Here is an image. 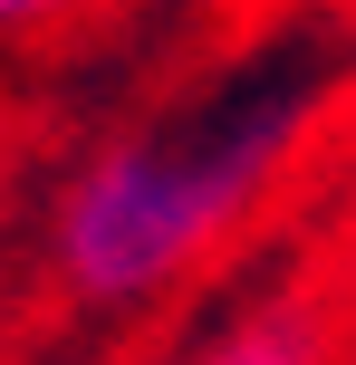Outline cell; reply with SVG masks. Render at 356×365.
<instances>
[{
  "mask_svg": "<svg viewBox=\"0 0 356 365\" xmlns=\"http://www.w3.org/2000/svg\"><path fill=\"white\" fill-rule=\"evenodd\" d=\"M299 115H308L299 87H270L241 115H212V125H183V135H135V145L96 154L77 173V192L58 202V269H68V289L96 298V308H126V298L164 289L260 192V173L280 164Z\"/></svg>",
  "mask_w": 356,
  "mask_h": 365,
  "instance_id": "obj_1",
  "label": "cell"
},
{
  "mask_svg": "<svg viewBox=\"0 0 356 365\" xmlns=\"http://www.w3.org/2000/svg\"><path fill=\"white\" fill-rule=\"evenodd\" d=\"M193 365H318V317L308 308H270V317H250L231 346H212Z\"/></svg>",
  "mask_w": 356,
  "mask_h": 365,
  "instance_id": "obj_2",
  "label": "cell"
},
{
  "mask_svg": "<svg viewBox=\"0 0 356 365\" xmlns=\"http://www.w3.org/2000/svg\"><path fill=\"white\" fill-rule=\"evenodd\" d=\"M49 10H68V0H0V29H19V19H49Z\"/></svg>",
  "mask_w": 356,
  "mask_h": 365,
  "instance_id": "obj_3",
  "label": "cell"
}]
</instances>
